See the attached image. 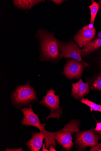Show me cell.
Returning a JSON list of instances; mask_svg holds the SVG:
<instances>
[{
    "instance_id": "cell-1",
    "label": "cell",
    "mask_w": 101,
    "mask_h": 151,
    "mask_svg": "<svg viewBox=\"0 0 101 151\" xmlns=\"http://www.w3.org/2000/svg\"><path fill=\"white\" fill-rule=\"evenodd\" d=\"M35 36L38 40L39 60L53 61L60 59L58 40L54 35L45 29H38Z\"/></svg>"
},
{
    "instance_id": "cell-2",
    "label": "cell",
    "mask_w": 101,
    "mask_h": 151,
    "mask_svg": "<svg viewBox=\"0 0 101 151\" xmlns=\"http://www.w3.org/2000/svg\"><path fill=\"white\" fill-rule=\"evenodd\" d=\"M37 93L30 83L24 85H18L12 93L11 103L14 107L17 108L21 107L32 106L38 100Z\"/></svg>"
},
{
    "instance_id": "cell-3",
    "label": "cell",
    "mask_w": 101,
    "mask_h": 151,
    "mask_svg": "<svg viewBox=\"0 0 101 151\" xmlns=\"http://www.w3.org/2000/svg\"><path fill=\"white\" fill-rule=\"evenodd\" d=\"M80 129L79 121L72 119L63 128L55 134L57 143L67 151H70L73 145L72 134L78 132Z\"/></svg>"
},
{
    "instance_id": "cell-4",
    "label": "cell",
    "mask_w": 101,
    "mask_h": 151,
    "mask_svg": "<svg viewBox=\"0 0 101 151\" xmlns=\"http://www.w3.org/2000/svg\"><path fill=\"white\" fill-rule=\"evenodd\" d=\"M74 134L76 145L80 150H84L89 147H94L100 139L99 135L93 128L86 131H79Z\"/></svg>"
},
{
    "instance_id": "cell-5",
    "label": "cell",
    "mask_w": 101,
    "mask_h": 151,
    "mask_svg": "<svg viewBox=\"0 0 101 151\" xmlns=\"http://www.w3.org/2000/svg\"><path fill=\"white\" fill-rule=\"evenodd\" d=\"M55 91L52 88L48 91L46 95L43 97L42 100L38 102L45 105L50 110L51 113L46 119L56 118L59 119L61 116L63 112L62 108L60 106V98L59 95L54 94Z\"/></svg>"
},
{
    "instance_id": "cell-6",
    "label": "cell",
    "mask_w": 101,
    "mask_h": 151,
    "mask_svg": "<svg viewBox=\"0 0 101 151\" xmlns=\"http://www.w3.org/2000/svg\"><path fill=\"white\" fill-rule=\"evenodd\" d=\"M58 44L60 59L70 58L78 61H83L81 56V50L73 42H64L59 41Z\"/></svg>"
},
{
    "instance_id": "cell-7",
    "label": "cell",
    "mask_w": 101,
    "mask_h": 151,
    "mask_svg": "<svg viewBox=\"0 0 101 151\" xmlns=\"http://www.w3.org/2000/svg\"><path fill=\"white\" fill-rule=\"evenodd\" d=\"M20 109L24 116L21 121L22 125L34 127L43 132L46 131L45 128L46 123H41L38 115L34 112L32 106L30 107L29 108L24 106Z\"/></svg>"
},
{
    "instance_id": "cell-8",
    "label": "cell",
    "mask_w": 101,
    "mask_h": 151,
    "mask_svg": "<svg viewBox=\"0 0 101 151\" xmlns=\"http://www.w3.org/2000/svg\"><path fill=\"white\" fill-rule=\"evenodd\" d=\"M85 66L84 63L69 60L65 65L62 74L70 79H79Z\"/></svg>"
},
{
    "instance_id": "cell-9",
    "label": "cell",
    "mask_w": 101,
    "mask_h": 151,
    "mask_svg": "<svg viewBox=\"0 0 101 151\" xmlns=\"http://www.w3.org/2000/svg\"><path fill=\"white\" fill-rule=\"evenodd\" d=\"M96 31L93 27H90L89 25L83 27L74 37V39L80 48L83 47L86 42H90L94 38Z\"/></svg>"
},
{
    "instance_id": "cell-10",
    "label": "cell",
    "mask_w": 101,
    "mask_h": 151,
    "mask_svg": "<svg viewBox=\"0 0 101 151\" xmlns=\"http://www.w3.org/2000/svg\"><path fill=\"white\" fill-rule=\"evenodd\" d=\"M40 131L32 134V138L26 142L25 144L31 151H39L43 146V140L46 138L48 132Z\"/></svg>"
},
{
    "instance_id": "cell-11",
    "label": "cell",
    "mask_w": 101,
    "mask_h": 151,
    "mask_svg": "<svg viewBox=\"0 0 101 151\" xmlns=\"http://www.w3.org/2000/svg\"><path fill=\"white\" fill-rule=\"evenodd\" d=\"M71 94L76 100H81L89 92V85L88 82L85 83L80 79L79 81L72 86Z\"/></svg>"
},
{
    "instance_id": "cell-12",
    "label": "cell",
    "mask_w": 101,
    "mask_h": 151,
    "mask_svg": "<svg viewBox=\"0 0 101 151\" xmlns=\"http://www.w3.org/2000/svg\"><path fill=\"white\" fill-rule=\"evenodd\" d=\"M45 1L43 0H14V6L18 9L24 10H31L33 6Z\"/></svg>"
},
{
    "instance_id": "cell-13",
    "label": "cell",
    "mask_w": 101,
    "mask_h": 151,
    "mask_svg": "<svg viewBox=\"0 0 101 151\" xmlns=\"http://www.w3.org/2000/svg\"><path fill=\"white\" fill-rule=\"evenodd\" d=\"M101 47V38H98L93 40L91 42H85L83 48L81 50V55H86Z\"/></svg>"
},
{
    "instance_id": "cell-14",
    "label": "cell",
    "mask_w": 101,
    "mask_h": 151,
    "mask_svg": "<svg viewBox=\"0 0 101 151\" xmlns=\"http://www.w3.org/2000/svg\"><path fill=\"white\" fill-rule=\"evenodd\" d=\"M100 4L95 1L93 2L89 7L91 12V20L90 23L93 25L97 12L99 9Z\"/></svg>"
},
{
    "instance_id": "cell-15",
    "label": "cell",
    "mask_w": 101,
    "mask_h": 151,
    "mask_svg": "<svg viewBox=\"0 0 101 151\" xmlns=\"http://www.w3.org/2000/svg\"><path fill=\"white\" fill-rule=\"evenodd\" d=\"M81 102L89 106L92 111H98L101 113V105L97 104L89 101L88 99L82 98L81 100Z\"/></svg>"
},
{
    "instance_id": "cell-16",
    "label": "cell",
    "mask_w": 101,
    "mask_h": 151,
    "mask_svg": "<svg viewBox=\"0 0 101 151\" xmlns=\"http://www.w3.org/2000/svg\"><path fill=\"white\" fill-rule=\"evenodd\" d=\"M91 90H96L101 91V73L91 84Z\"/></svg>"
},
{
    "instance_id": "cell-17",
    "label": "cell",
    "mask_w": 101,
    "mask_h": 151,
    "mask_svg": "<svg viewBox=\"0 0 101 151\" xmlns=\"http://www.w3.org/2000/svg\"><path fill=\"white\" fill-rule=\"evenodd\" d=\"M97 125L95 128H94V131L98 134L100 137V139H101V122H96Z\"/></svg>"
},
{
    "instance_id": "cell-18",
    "label": "cell",
    "mask_w": 101,
    "mask_h": 151,
    "mask_svg": "<svg viewBox=\"0 0 101 151\" xmlns=\"http://www.w3.org/2000/svg\"><path fill=\"white\" fill-rule=\"evenodd\" d=\"M90 151H101V143H98L96 145L90 148Z\"/></svg>"
},
{
    "instance_id": "cell-19",
    "label": "cell",
    "mask_w": 101,
    "mask_h": 151,
    "mask_svg": "<svg viewBox=\"0 0 101 151\" xmlns=\"http://www.w3.org/2000/svg\"><path fill=\"white\" fill-rule=\"evenodd\" d=\"M6 151H23V150L21 148H17V149H11L7 147L5 150Z\"/></svg>"
},
{
    "instance_id": "cell-20",
    "label": "cell",
    "mask_w": 101,
    "mask_h": 151,
    "mask_svg": "<svg viewBox=\"0 0 101 151\" xmlns=\"http://www.w3.org/2000/svg\"><path fill=\"white\" fill-rule=\"evenodd\" d=\"M52 1L56 4L60 5L65 1L62 0H53Z\"/></svg>"
},
{
    "instance_id": "cell-21",
    "label": "cell",
    "mask_w": 101,
    "mask_h": 151,
    "mask_svg": "<svg viewBox=\"0 0 101 151\" xmlns=\"http://www.w3.org/2000/svg\"><path fill=\"white\" fill-rule=\"evenodd\" d=\"M49 151H56V150H55V147H54L52 146H51L49 147Z\"/></svg>"
},
{
    "instance_id": "cell-22",
    "label": "cell",
    "mask_w": 101,
    "mask_h": 151,
    "mask_svg": "<svg viewBox=\"0 0 101 151\" xmlns=\"http://www.w3.org/2000/svg\"><path fill=\"white\" fill-rule=\"evenodd\" d=\"M45 146H46L45 144V143H44V145H43V149H42V151H49L47 149V148H46Z\"/></svg>"
},
{
    "instance_id": "cell-23",
    "label": "cell",
    "mask_w": 101,
    "mask_h": 151,
    "mask_svg": "<svg viewBox=\"0 0 101 151\" xmlns=\"http://www.w3.org/2000/svg\"><path fill=\"white\" fill-rule=\"evenodd\" d=\"M98 36L100 38H101V32H99L98 33Z\"/></svg>"
},
{
    "instance_id": "cell-24",
    "label": "cell",
    "mask_w": 101,
    "mask_h": 151,
    "mask_svg": "<svg viewBox=\"0 0 101 151\" xmlns=\"http://www.w3.org/2000/svg\"><path fill=\"white\" fill-rule=\"evenodd\" d=\"M99 4H100V7H101V1H99Z\"/></svg>"
}]
</instances>
